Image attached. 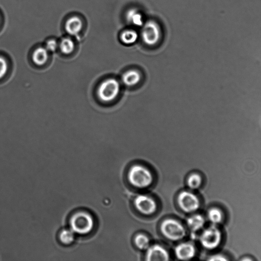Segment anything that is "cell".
I'll return each instance as SVG.
<instances>
[{"label": "cell", "mask_w": 261, "mask_h": 261, "mask_svg": "<svg viewBox=\"0 0 261 261\" xmlns=\"http://www.w3.org/2000/svg\"><path fill=\"white\" fill-rule=\"evenodd\" d=\"M126 178L130 186L138 189H146L153 184L154 176L149 168L141 164H135L127 172Z\"/></svg>", "instance_id": "1"}, {"label": "cell", "mask_w": 261, "mask_h": 261, "mask_svg": "<svg viewBox=\"0 0 261 261\" xmlns=\"http://www.w3.org/2000/svg\"><path fill=\"white\" fill-rule=\"evenodd\" d=\"M70 228L79 235H86L91 233L95 226L93 215L84 210L78 211L71 216L69 221Z\"/></svg>", "instance_id": "2"}, {"label": "cell", "mask_w": 261, "mask_h": 261, "mask_svg": "<svg viewBox=\"0 0 261 261\" xmlns=\"http://www.w3.org/2000/svg\"><path fill=\"white\" fill-rule=\"evenodd\" d=\"M160 230L162 235L171 241H179L183 240L187 235L185 227L178 221L168 219L162 222Z\"/></svg>", "instance_id": "3"}, {"label": "cell", "mask_w": 261, "mask_h": 261, "mask_svg": "<svg viewBox=\"0 0 261 261\" xmlns=\"http://www.w3.org/2000/svg\"><path fill=\"white\" fill-rule=\"evenodd\" d=\"M222 234L219 228L212 225L203 231L200 236V242L206 249L212 250L217 248L221 244Z\"/></svg>", "instance_id": "4"}, {"label": "cell", "mask_w": 261, "mask_h": 261, "mask_svg": "<svg viewBox=\"0 0 261 261\" xmlns=\"http://www.w3.org/2000/svg\"><path fill=\"white\" fill-rule=\"evenodd\" d=\"M177 203L182 211L189 214L197 211L201 205L197 196L188 191H183L179 194Z\"/></svg>", "instance_id": "5"}, {"label": "cell", "mask_w": 261, "mask_h": 261, "mask_svg": "<svg viewBox=\"0 0 261 261\" xmlns=\"http://www.w3.org/2000/svg\"><path fill=\"white\" fill-rule=\"evenodd\" d=\"M120 92V84L115 79L109 78L101 83L98 88L99 99L104 102H110L115 100Z\"/></svg>", "instance_id": "6"}, {"label": "cell", "mask_w": 261, "mask_h": 261, "mask_svg": "<svg viewBox=\"0 0 261 261\" xmlns=\"http://www.w3.org/2000/svg\"><path fill=\"white\" fill-rule=\"evenodd\" d=\"M136 210L144 216H151L157 210V204L150 195L141 194L137 196L134 202Z\"/></svg>", "instance_id": "7"}, {"label": "cell", "mask_w": 261, "mask_h": 261, "mask_svg": "<svg viewBox=\"0 0 261 261\" xmlns=\"http://www.w3.org/2000/svg\"><path fill=\"white\" fill-rule=\"evenodd\" d=\"M161 29L157 23L149 21L143 25L142 36L144 42L148 46L156 45L161 38Z\"/></svg>", "instance_id": "8"}, {"label": "cell", "mask_w": 261, "mask_h": 261, "mask_svg": "<svg viewBox=\"0 0 261 261\" xmlns=\"http://www.w3.org/2000/svg\"><path fill=\"white\" fill-rule=\"evenodd\" d=\"M146 259L148 261H167L170 255L167 249L160 244L151 245L146 250Z\"/></svg>", "instance_id": "9"}, {"label": "cell", "mask_w": 261, "mask_h": 261, "mask_svg": "<svg viewBox=\"0 0 261 261\" xmlns=\"http://www.w3.org/2000/svg\"><path fill=\"white\" fill-rule=\"evenodd\" d=\"M175 254L176 257L179 260H190L195 256L196 249L192 244L183 242L175 247Z\"/></svg>", "instance_id": "10"}, {"label": "cell", "mask_w": 261, "mask_h": 261, "mask_svg": "<svg viewBox=\"0 0 261 261\" xmlns=\"http://www.w3.org/2000/svg\"><path fill=\"white\" fill-rule=\"evenodd\" d=\"M186 223L191 233L194 234L203 229L206 223V220L202 215L193 214L188 218Z\"/></svg>", "instance_id": "11"}, {"label": "cell", "mask_w": 261, "mask_h": 261, "mask_svg": "<svg viewBox=\"0 0 261 261\" xmlns=\"http://www.w3.org/2000/svg\"><path fill=\"white\" fill-rule=\"evenodd\" d=\"M83 23L81 19L77 16L69 18L65 23V29L70 35L75 36L81 31Z\"/></svg>", "instance_id": "12"}, {"label": "cell", "mask_w": 261, "mask_h": 261, "mask_svg": "<svg viewBox=\"0 0 261 261\" xmlns=\"http://www.w3.org/2000/svg\"><path fill=\"white\" fill-rule=\"evenodd\" d=\"M126 21L130 25L141 27L144 24L142 14L137 9L129 10L126 13Z\"/></svg>", "instance_id": "13"}, {"label": "cell", "mask_w": 261, "mask_h": 261, "mask_svg": "<svg viewBox=\"0 0 261 261\" xmlns=\"http://www.w3.org/2000/svg\"><path fill=\"white\" fill-rule=\"evenodd\" d=\"M141 78V75L138 71L129 70L122 75V80L125 85L133 86L138 84Z\"/></svg>", "instance_id": "14"}, {"label": "cell", "mask_w": 261, "mask_h": 261, "mask_svg": "<svg viewBox=\"0 0 261 261\" xmlns=\"http://www.w3.org/2000/svg\"><path fill=\"white\" fill-rule=\"evenodd\" d=\"M48 50L44 47L37 48L32 54V60L37 65L45 64L49 57Z\"/></svg>", "instance_id": "15"}, {"label": "cell", "mask_w": 261, "mask_h": 261, "mask_svg": "<svg viewBox=\"0 0 261 261\" xmlns=\"http://www.w3.org/2000/svg\"><path fill=\"white\" fill-rule=\"evenodd\" d=\"M76 234L70 229H65L59 234V239L61 243L65 245L72 244L75 240Z\"/></svg>", "instance_id": "16"}, {"label": "cell", "mask_w": 261, "mask_h": 261, "mask_svg": "<svg viewBox=\"0 0 261 261\" xmlns=\"http://www.w3.org/2000/svg\"><path fill=\"white\" fill-rule=\"evenodd\" d=\"M207 218L212 225L217 226L223 221L224 215L220 209L212 208L208 211Z\"/></svg>", "instance_id": "17"}, {"label": "cell", "mask_w": 261, "mask_h": 261, "mask_svg": "<svg viewBox=\"0 0 261 261\" xmlns=\"http://www.w3.org/2000/svg\"><path fill=\"white\" fill-rule=\"evenodd\" d=\"M134 242L138 248L143 250H146L151 245L149 237L143 233L138 234L135 236Z\"/></svg>", "instance_id": "18"}, {"label": "cell", "mask_w": 261, "mask_h": 261, "mask_svg": "<svg viewBox=\"0 0 261 261\" xmlns=\"http://www.w3.org/2000/svg\"><path fill=\"white\" fill-rule=\"evenodd\" d=\"M138 33L133 30H126L122 32L120 35L121 41L125 45L135 44L138 39Z\"/></svg>", "instance_id": "19"}, {"label": "cell", "mask_w": 261, "mask_h": 261, "mask_svg": "<svg viewBox=\"0 0 261 261\" xmlns=\"http://www.w3.org/2000/svg\"><path fill=\"white\" fill-rule=\"evenodd\" d=\"M59 47L63 54L69 55L73 52L75 48V44L72 39L64 38L61 40Z\"/></svg>", "instance_id": "20"}, {"label": "cell", "mask_w": 261, "mask_h": 261, "mask_svg": "<svg viewBox=\"0 0 261 261\" xmlns=\"http://www.w3.org/2000/svg\"><path fill=\"white\" fill-rule=\"evenodd\" d=\"M202 182V178L198 174H192L187 179V185L191 190H197L200 188Z\"/></svg>", "instance_id": "21"}, {"label": "cell", "mask_w": 261, "mask_h": 261, "mask_svg": "<svg viewBox=\"0 0 261 261\" xmlns=\"http://www.w3.org/2000/svg\"><path fill=\"white\" fill-rule=\"evenodd\" d=\"M9 65L7 60L0 56V79L3 78L7 74Z\"/></svg>", "instance_id": "22"}, {"label": "cell", "mask_w": 261, "mask_h": 261, "mask_svg": "<svg viewBox=\"0 0 261 261\" xmlns=\"http://www.w3.org/2000/svg\"><path fill=\"white\" fill-rule=\"evenodd\" d=\"M58 47L57 41L54 39H50L47 41L45 48L48 52H54L56 50Z\"/></svg>", "instance_id": "23"}, {"label": "cell", "mask_w": 261, "mask_h": 261, "mask_svg": "<svg viewBox=\"0 0 261 261\" xmlns=\"http://www.w3.org/2000/svg\"><path fill=\"white\" fill-rule=\"evenodd\" d=\"M208 260L211 261H222V260H228V259L226 256L222 254H215L210 256Z\"/></svg>", "instance_id": "24"}]
</instances>
